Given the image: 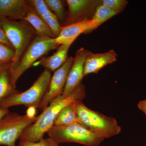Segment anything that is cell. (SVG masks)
Returning <instances> with one entry per match:
<instances>
[{
  "mask_svg": "<svg viewBox=\"0 0 146 146\" xmlns=\"http://www.w3.org/2000/svg\"><path fill=\"white\" fill-rule=\"evenodd\" d=\"M85 96V87L81 83L68 96L63 98L60 95L55 98L37 116L36 121L23 131L19 138L20 141L37 142L40 141L53 126L55 120L64 107L75 101H83Z\"/></svg>",
  "mask_w": 146,
  "mask_h": 146,
  "instance_id": "cell-1",
  "label": "cell"
},
{
  "mask_svg": "<svg viewBox=\"0 0 146 146\" xmlns=\"http://www.w3.org/2000/svg\"><path fill=\"white\" fill-rule=\"evenodd\" d=\"M59 46L56 42L55 38L35 36L18 63L13 65L11 64L9 73L13 86L16 87L18 79L38 59Z\"/></svg>",
  "mask_w": 146,
  "mask_h": 146,
  "instance_id": "cell-2",
  "label": "cell"
},
{
  "mask_svg": "<svg viewBox=\"0 0 146 146\" xmlns=\"http://www.w3.org/2000/svg\"><path fill=\"white\" fill-rule=\"evenodd\" d=\"M76 110L80 124L105 138L117 135L121 131V127L115 118L91 110L84 104L82 101L76 102Z\"/></svg>",
  "mask_w": 146,
  "mask_h": 146,
  "instance_id": "cell-3",
  "label": "cell"
},
{
  "mask_svg": "<svg viewBox=\"0 0 146 146\" xmlns=\"http://www.w3.org/2000/svg\"><path fill=\"white\" fill-rule=\"evenodd\" d=\"M0 21L6 36L15 52L11 63V65H13L20 60L36 33L31 25L24 20L16 21L3 18Z\"/></svg>",
  "mask_w": 146,
  "mask_h": 146,
  "instance_id": "cell-4",
  "label": "cell"
},
{
  "mask_svg": "<svg viewBox=\"0 0 146 146\" xmlns=\"http://www.w3.org/2000/svg\"><path fill=\"white\" fill-rule=\"evenodd\" d=\"M47 133L58 144L74 143L86 146H98L105 139L79 123L68 125H53Z\"/></svg>",
  "mask_w": 146,
  "mask_h": 146,
  "instance_id": "cell-5",
  "label": "cell"
},
{
  "mask_svg": "<svg viewBox=\"0 0 146 146\" xmlns=\"http://www.w3.org/2000/svg\"><path fill=\"white\" fill-rule=\"evenodd\" d=\"M51 77L50 71L45 69L30 88L24 92L18 91L11 95L0 104V107L8 109L12 106L23 105L39 108Z\"/></svg>",
  "mask_w": 146,
  "mask_h": 146,
  "instance_id": "cell-6",
  "label": "cell"
},
{
  "mask_svg": "<svg viewBox=\"0 0 146 146\" xmlns=\"http://www.w3.org/2000/svg\"><path fill=\"white\" fill-rule=\"evenodd\" d=\"M37 116L29 118L26 115L10 113L0 120V145L16 146V142L26 128L36 121Z\"/></svg>",
  "mask_w": 146,
  "mask_h": 146,
  "instance_id": "cell-7",
  "label": "cell"
},
{
  "mask_svg": "<svg viewBox=\"0 0 146 146\" xmlns=\"http://www.w3.org/2000/svg\"><path fill=\"white\" fill-rule=\"evenodd\" d=\"M74 59L72 57H68L65 63L55 71L38 108L41 111L45 109L53 100L63 94Z\"/></svg>",
  "mask_w": 146,
  "mask_h": 146,
  "instance_id": "cell-8",
  "label": "cell"
},
{
  "mask_svg": "<svg viewBox=\"0 0 146 146\" xmlns=\"http://www.w3.org/2000/svg\"><path fill=\"white\" fill-rule=\"evenodd\" d=\"M68 12L64 26L68 25L85 20L91 19L98 6L101 4L100 0H67Z\"/></svg>",
  "mask_w": 146,
  "mask_h": 146,
  "instance_id": "cell-9",
  "label": "cell"
},
{
  "mask_svg": "<svg viewBox=\"0 0 146 146\" xmlns=\"http://www.w3.org/2000/svg\"><path fill=\"white\" fill-rule=\"evenodd\" d=\"M90 52L84 48H81L76 52L72 65L68 73L65 88L61 95L63 98L68 96L81 83L82 80L84 77L85 60Z\"/></svg>",
  "mask_w": 146,
  "mask_h": 146,
  "instance_id": "cell-10",
  "label": "cell"
},
{
  "mask_svg": "<svg viewBox=\"0 0 146 146\" xmlns=\"http://www.w3.org/2000/svg\"><path fill=\"white\" fill-rule=\"evenodd\" d=\"M96 29L92 19H85L60 27L59 35L55 38L58 44L72 45L79 35Z\"/></svg>",
  "mask_w": 146,
  "mask_h": 146,
  "instance_id": "cell-11",
  "label": "cell"
},
{
  "mask_svg": "<svg viewBox=\"0 0 146 146\" xmlns=\"http://www.w3.org/2000/svg\"><path fill=\"white\" fill-rule=\"evenodd\" d=\"M31 4L24 0H0V21L3 18L23 20Z\"/></svg>",
  "mask_w": 146,
  "mask_h": 146,
  "instance_id": "cell-12",
  "label": "cell"
},
{
  "mask_svg": "<svg viewBox=\"0 0 146 146\" xmlns=\"http://www.w3.org/2000/svg\"><path fill=\"white\" fill-rule=\"evenodd\" d=\"M117 54L114 50L102 53H93L91 51L85 60L84 77L93 73H97L102 68L117 60Z\"/></svg>",
  "mask_w": 146,
  "mask_h": 146,
  "instance_id": "cell-13",
  "label": "cell"
},
{
  "mask_svg": "<svg viewBox=\"0 0 146 146\" xmlns=\"http://www.w3.org/2000/svg\"><path fill=\"white\" fill-rule=\"evenodd\" d=\"M29 2L39 17L50 27L54 34L55 38L57 37L60 33L61 26L57 18L47 6L44 1L31 0L29 1Z\"/></svg>",
  "mask_w": 146,
  "mask_h": 146,
  "instance_id": "cell-14",
  "label": "cell"
},
{
  "mask_svg": "<svg viewBox=\"0 0 146 146\" xmlns=\"http://www.w3.org/2000/svg\"><path fill=\"white\" fill-rule=\"evenodd\" d=\"M71 45H59L56 51L51 56L42 58L37 60L33 66L42 65L50 71H55L62 66L68 59V50Z\"/></svg>",
  "mask_w": 146,
  "mask_h": 146,
  "instance_id": "cell-15",
  "label": "cell"
},
{
  "mask_svg": "<svg viewBox=\"0 0 146 146\" xmlns=\"http://www.w3.org/2000/svg\"><path fill=\"white\" fill-rule=\"evenodd\" d=\"M23 20L26 21L31 25L37 36L55 38L50 27L39 17L31 5L26 16Z\"/></svg>",
  "mask_w": 146,
  "mask_h": 146,
  "instance_id": "cell-16",
  "label": "cell"
},
{
  "mask_svg": "<svg viewBox=\"0 0 146 146\" xmlns=\"http://www.w3.org/2000/svg\"><path fill=\"white\" fill-rule=\"evenodd\" d=\"M11 62L0 68V104L9 96L18 92L11 80L9 68Z\"/></svg>",
  "mask_w": 146,
  "mask_h": 146,
  "instance_id": "cell-17",
  "label": "cell"
},
{
  "mask_svg": "<svg viewBox=\"0 0 146 146\" xmlns=\"http://www.w3.org/2000/svg\"><path fill=\"white\" fill-rule=\"evenodd\" d=\"M77 101L80 100L72 102L60 111L55 120L53 125H68L80 123L76 110V102Z\"/></svg>",
  "mask_w": 146,
  "mask_h": 146,
  "instance_id": "cell-18",
  "label": "cell"
},
{
  "mask_svg": "<svg viewBox=\"0 0 146 146\" xmlns=\"http://www.w3.org/2000/svg\"><path fill=\"white\" fill-rule=\"evenodd\" d=\"M119 13L118 11L101 4L97 7L91 19L94 21L97 29L102 24Z\"/></svg>",
  "mask_w": 146,
  "mask_h": 146,
  "instance_id": "cell-19",
  "label": "cell"
},
{
  "mask_svg": "<svg viewBox=\"0 0 146 146\" xmlns=\"http://www.w3.org/2000/svg\"><path fill=\"white\" fill-rule=\"evenodd\" d=\"M44 1L48 7L57 18L59 23H64L66 19V15L62 1L45 0Z\"/></svg>",
  "mask_w": 146,
  "mask_h": 146,
  "instance_id": "cell-20",
  "label": "cell"
},
{
  "mask_svg": "<svg viewBox=\"0 0 146 146\" xmlns=\"http://www.w3.org/2000/svg\"><path fill=\"white\" fill-rule=\"evenodd\" d=\"M15 56L14 50L0 43V63L6 64L12 62Z\"/></svg>",
  "mask_w": 146,
  "mask_h": 146,
  "instance_id": "cell-21",
  "label": "cell"
},
{
  "mask_svg": "<svg viewBox=\"0 0 146 146\" xmlns=\"http://www.w3.org/2000/svg\"><path fill=\"white\" fill-rule=\"evenodd\" d=\"M101 4L120 13L126 7L128 1L126 0H102Z\"/></svg>",
  "mask_w": 146,
  "mask_h": 146,
  "instance_id": "cell-22",
  "label": "cell"
},
{
  "mask_svg": "<svg viewBox=\"0 0 146 146\" xmlns=\"http://www.w3.org/2000/svg\"><path fill=\"white\" fill-rule=\"evenodd\" d=\"M18 146H59L58 144L50 138H42L37 142L20 141Z\"/></svg>",
  "mask_w": 146,
  "mask_h": 146,
  "instance_id": "cell-23",
  "label": "cell"
},
{
  "mask_svg": "<svg viewBox=\"0 0 146 146\" xmlns=\"http://www.w3.org/2000/svg\"><path fill=\"white\" fill-rule=\"evenodd\" d=\"M0 43L13 48L12 45L11 44L10 42H9L8 39L6 36L5 33L3 30L2 27L1 21H0Z\"/></svg>",
  "mask_w": 146,
  "mask_h": 146,
  "instance_id": "cell-24",
  "label": "cell"
},
{
  "mask_svg": "<svg viewBox=\"0 0 146 146\" xmlns=\"http://www.w3.org/2000/svg\"><path fill=\"white\" fill-rule=\"evenodd\" d=\"M36 108L35 107L31 106L28 108L27 111L26 115L29 118H33L36 116Z\"/></svg>",
  "mask_w": 146,
  "mask_h": 146,
  "instance_id": "cell-25",
  "label": "cell"
},
{
  "mask_svg": "<svg viewBox=\"0 0 146 146\" xmlns=\"http://www.w3.org/2000/svg\"><path fill=\"white\" fill-rule=\"evenodd\" d=\"M138 107L145 113L146 116V99L140 101L138 102Z\"/></svg>",
  "mask_w": 146,
  "mask_h": 146,
  "instance_id": "cell-26",
  "label": "cell"
},
{
  "mask_svg": "<svg viewBox=\"0 0 146 146\" xmlns=\"http://www.w3.org/2000/svg\"><path fill=\"white\" fill-rule=\"evenodd\" d=\"M9 113L8 108L0 107V120Z\"/></svg>",
  "mask_w": 146,
  "mask_h": 146,
  "instance_id": "cell-27",
  "label": "cell"
},
{
  "mask_svg": "<svg viewBox=\"0 0 146 146\" xmlns=\"http://www.w3.org/2000/svg\"><path fill=\"white\" fill-rule=\"evenodd\" d=\"M3 65V64H0V68H1V67Z\"/></svg>",
  "mask_w": 146,
  "mask_h": 146,
  "instance_id": "cell-28",
  "label": "cell"
},
{
  "mask_svg": "<svg viewBox=\"0 0 146 146\" xmlns=\"http://www.w3.org/2000/svg\"><path fill=\"white\" fill-rule=\"evenodd\" d=\"M0 64H1V63H0Z\"/></svg>",
  "mask_w": 146,
  "mask_h": 146,
  "instance_id": "cell-29",
  "label": "cell"
}]
</instances>
